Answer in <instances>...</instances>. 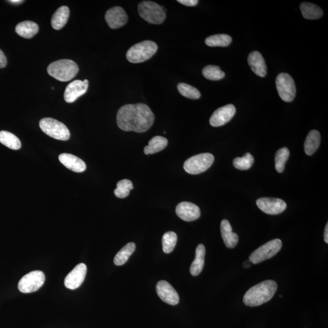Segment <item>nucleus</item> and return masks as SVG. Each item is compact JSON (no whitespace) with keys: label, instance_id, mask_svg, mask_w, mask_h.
Here are the masks:
<instances>
[{"label":"nucleus","instance_id":"nucleus-1","mask_svg":"<svg viewBox=\"0 0 328 328\" xmlns=\"http://www.w3.org/2000/svg\"><path fill=\"white\" fill-rule=\"evenodd\" d=\"M155 114L143 104H127L121 107L117 114V124L121 130L143 133L151 129Z\"/></svg>","mask_w":328,"mask_h":328},{"label":"nucleus","instance_id":"nucleus-2","mask_svg":"<svg viewBox=\"0 0 328 328\" xmlns=\"http://www.w3.org/2000/svg\"><path fill=\"white\" fill-rule=\"evenodd\" d=\"M278 288L277 283L274 280H265L256 284L246 292L243 303L246 306L254 307L270 301Z\"/></svg>","mask_w":328,"mask_h":328},{"label":"nucleus","instance_id":"nucleus-3","mask_svg":"<svg viewBox=\"0 0 328 328\" xmlns=\"http://www.w3.org/2000/svg\"><path fill=\"white\" fill-rule=\"evenodd\" d=\"M50 76L61 82H68L75 77L79 71V67L76 62L68 59H64L52 62L47 68Z\"/></svg>","mask_w":328,"mask_h":328},{"label":"nucleus","instance_id":"nucleus-4","mask_svg":"<svg viewBox=\"0 0 328 328\" xmlns=\"http://www.w3.org/2000/svg\"><path fill=\"white\" fill-rule=\"evenodd\" d=\"M158 46L155 42L146 40L131 46L127 52V58L131 63L139 64L149 60L157 52Z\"/></svg>","mask_w":328,"mask_h":328},{"label":"nucleus","instance_id":"nucleus-5","mask_svg":"<svg viewBox=\"0 0 328 328\" xmlns=\"http://www.w3.org/2000/svg\"><path fill=\"white\" fill-rule=\"evenodd\" d=\"M138 12L143 20L152 24H161L166 18L164 7L151 1L140 2L138 5Z\"/></svg>","mask_w":328,"mask_h":328},{"label":"nucleus","instance_id":"nucleus-6","mask_svg":"<svg viewBox=\"0 0 328 328\" xmlns=\"http://www.w3.org/2000/svg\"><path fill=\"white\" fill-rule=\"evenodd\" d=\"M214 159V156L211 153H201L187 159L184 162V168L189 174H200L204 172L212 166Z\"/></svg>","mask_w":328,"mask_h":328},{"label":"nucleus","instance_id":"nucleus-7","mask_svg":"<svg viewBox=\"0 0 328 328\" xmlns=\"http://www.w3.org/2000/svg\"><path fill=\"white\" fill-rule=\"evenodd\" d=\"M40 129L50 137L57 140L70 139V132L63 123L52 118H43L39 123Z\"/></svg>","mask_w":328,"mask_h":328},{"label":"nucleus","instance_id":"nucleus-8","mask_svg":"<svg viewBox=\"0 0 328 328\" xmlns=\"http://www.w3.org/2000/svg\"><path fill=\"white\" fill-rule=\"evenodd\" d=\"M282 248V242L280 239L270 241L253 252L249 260L253 264H258L268 260L277 254Z\"/></svg>","mask_w":328,"mask_h":328},{"label":"nucleus","instance_id":"nucleus-9","mask_svg":"<svg viewBox=\"0 0 328 328\" xmlns=\"http://www.w3.org/2000/svg\"><path fill=\"white\" fill-rule=\"evenodd\" d=\"M276 87L279 95L283 101L292 102L296 95L294 80L289 74L281 73L276 79Z\"/></svg>","mask_w":328,"mask_h":328},{"label":"nucleus","instance_id":"nucleus-10","mask_svg":"<svg viewBox=\"0 0 328 328\" xmlns=\"http://www.w3.org/2000/svg\"><path fill=\"white\" fill-rule=\"evenodd\" d=\"M45 281L43 272L34 271L25 275L18 283V289L22 293H31L37 291L41 287Z\"/></svg>","mask_w":328,"mask_h":328},{"label":"nucleus","instance_id":"nucleus-11","mask_svg":"<svg viewBox=\"0 0 328 328\" xmlns=\"http://www.w3.org/2000/svg\"><path fill=\"white\" fill-rule=\"evenodd\" d=\"M258 207L265 214L278 215L286 210L287 204L285 201L279 198H261L257 201Z\"/></svg>","mask_w":328,"mask_h":328},{"label":"nucleus","instance_id":"nucleus-12","mask_svg":"<svg viewBox=\"0 0 328 328\" xmlns=\"http://www.w3.org/2000/svg\"><path fill=\"white\" fill-rule=\"evenodd\" d=\"M236 112L235 106L232 104L224 106L217 109L210 118L212 127H218L224 126L232 120Z\"/></svg>","mask_w":328,"mask_h":328},{"label":"nucleus","instance_id":"nucleus-13","mask_svg":"<svg viewBox=\"0 0 328 328\" xmlns=\"http://www.w3.org/2000/svg\"><path fill=\"white\" fill-rule=\"evenodd\" d=\"M156 292L162 301L170 305H176L180 302L177 292L166 281L161 280L156 285Z\"/></svg>","mask_w":328,"mask_h":328},{"label":"nucleus","instance_id":"nucleus-14","mask_svg":"<svg viewBox=\"0 0 328 328\" xmlns=\"http://www.w3.org/2000/svg\"><path fill=\"white\" fill-rule=\"evenodd\" d=\"M89 82L87 80L83 81L76 80L69 84L66 87L64 94L65 101L67 103H73L85 94L88 87Z\"/></svg>","mask_w":328,"mask_h":328},{"label":"nucleus","instance_id":"nucleus-15","mask_svg":"<svg viewBox=\"0 0 328 328\" xmlns=\"http://www.w3.org/2000/svg\"><path fill=\"white\" fill-rule=\"evenodd\" d=\"M105 20L111 29H118L127 23L128 15L123 8L120 6L109 9L106 12Z\"/></svg>","mask_w":328,"mask_h":328},{"label":"nucleus","instance_id":"nucleus-16","mask_svg":"<svg viewBox=\"0 0 328 328\" xmlns=\"http://www.w3.org/2000/svg\"><path fill=\"white\" fill-rule=\"evenodd\" d=\"M87 272L86 264L80 263L76 265L65 278V285L67 288L74 290L80 287L85 279Z\"/></svg>","mask_w":328,"mask_h":328},{"label":"nucleus","instance_id":"nucleus-17","mask_svg":"<svg viewBox=\"0 0 328 328\" xmlns=\"http://www.w3.org/2000/svg\"><path fill=\"white\" fill-rule=\"evenodd\" d=\"M176 213L181 220L193 221L201 216V211L198 205L189 202H182L176 206Z\"/></svg>","mask_w":328,"mask_h":328},{"label":"nucleus","instance_id":"nucleus-18","mask_svg":"<svg viewBox=\"0 0 328 328\" xmlns=\"http://www.w3.org/2000/svg\"><path fill=\"white\" fill-rule=\"evenodd\" d=\"M58 159L64 166L74 172L82 173L86 170L85 162L76 156L68 153H62L59 156Z\"/></svg>","mask_w":328,"mask_h":328},{"label":"nucleus","instance_id":"nucleus-19","mask_svg":"<svg viewBox=\"0 0 328 328\" xmlns=\"http://www.w3.org/2000/svg\"><path fill=\"white\" fill-rule=\"evenodd\" d=\"M248 61L250 67L256 75L261 77L266 76V64L260 52L253 51L250 53Z\"/></svg>","mask_w":328,"mask_h":328},{"label":"nucleus","instance_id":"nucleus-20","mask_svg":"<svg viewBox=\"0 0 328 328\" xmlns=\"http://www.w3.org/2000/svg\"><path fill=\"white\" fill-rule=\"evenodd\" d=\"M221 233L222 238L227 248L233 249L238 243V235L232 232V228L227 220H224L221 223Z\"/></svg>","mask_w":328,"mask_h":328},{"label":"nucleus","instance_id":"nucleus-21","mask_svg":"<svg viewBox=\"0 0 328 328\" xmlns=\"http://www.w3.org/2000/svg\"><path fill=\"white\" fill-rule=\"evenodd\" d=\"M39 30L38 24L31 21H22L15 27L17 34L25 39L33 38L38 33Z\"/></svg>","mask_w":328,"mask_h":328},{"label":"nucleus","instance_id":"nucleus-22","mask_svg":"<svg viewBox=\"0 0 328 328\" xmlns=\"http://www.w3.org/2000/svg\"><path fill=\"white\" fill-rule=\"evenodd\" d=\"M205 255V246L202 244H200L196 248L195 258L190 269V274L193 276H197L201 274L203 268H204Z\"/></svg>","mask_w":328,"mask_h":328},{"label":"nucleus","instance_id":"nucleus-23","mask_svg":"<svg viewBox=\"0 0 328 328\" xmlns=\"http://www.w3.org/2000/svg\"><path fill=\"white\" fill-rule=\"evenodd\" d=\"M321 136L319 131L312 130L305 140L304 148L306 155L311 156L317 151L320 144Z\"/></svg>","mask_w":328,"mask_h":328},{"label":"nucleus","instance_id":"nucleus-24","mask_svg":"<svg viewBox=\"0 0 328 328\" xmlns=\"http://www.w3.org/2000/svg\"><path fill=\"white\" fill-rule=\"evenodd\" d=\"M69 16H70V9L67 6H62L55 12L52 17L51 25L56 30H60L67 24Z\"/></svg>","mask_w":328,"mask_h":328},{"label":"nucleus","instance_id":"nucleus-25","mask_svg":"<svg viewBox=\"0 0 328 328\" xmlns=\"http://www.w3.org/2000/svg\"><path fill=\"white\" fill-rule=\"evenodd\" d=\"M303 16L306 19L316 20L322 17L323 11L320 7L311 3H302L300 6Z\"/></svg>","mask_w":328,"mask_h":328},{"label":"nucleus","instance_id":"nucleus-26","mask_svg":"<svg viewBox=\"0 0 328 328\" xmlns=\"http://www.w3.org/2000/svg\"><path fill=\"white\" fill-rule=\"evenodd\" d=\"M168 140L165 137L156 136L150 140L148 145L145 146L144 153L145 155H152L158 153L166 147Z\"/></svg>","mask_w":328,"mask_h":328},{"label":"nucleus","instance_id":"nucleus-27","mask_svg":"<svg viewBox=\"0 0 328 328\" xmlns=\"http://www.w3.org/2000/svg\"><path fill=\"white\" fill-rule=\"evenodd\" d=\"M135 244L134 243H128L115 255L114 259V264L117 265H122L126 263L130 256L135 251Z\"/></svg>","mask_w":328,"mask_h":328},{"label":"nucleus","instance_id":"nucleus-28","mask_svg":"<svg viewBox=\"0 0 328 328\" xmlns=\"http://www.w3.org/2000/svg\"><path fill=\"white\" fill-rule=\"evenodd\" d=\"M0 143L7 146V147L17 151L21 146V143L19 139L9 131H0Z\"/></svg>","mask_w":328,"mask_h":328},{"label":"nucleus","instance_id":"nucleus-29","mask_svg":"<svg viewBox=\"0 0 328 328\" xmlns=\"http://www.w3.org/2000/svg\"><path fill=\"white\" fill-rule=\"evenodd\" d=\"M232 41L231 37L227 34H217L207 37L205 43L210 47H226L230 45Z\"/></svg>","mask_w":328,"mask_h":328},{"label":"nucleus","instance_id":"nucleus-30","mask_svg":"<svg viewBox=\"0 0 328 328\" xmlns=\"http://www.w3.org/2000/svg\"><path fill=\"white\" fill-rule=\"evenodd\" d=\"M202 74L210 80H220L225 77V73L218 66L208 65L203 69Z\"/></svg>","mask_w":328,"mask_h":328},{"label":"nucleus","instance_id":"nucleus-31","mask_svg":"<svg viewBox=\"0 0 328 328\" xmlns=\"http://www.w3.org/2000/svg\"><path fill=\"white\" fill-rule=\"evenodd\" d=\"M290 152L288 148L283 147L278 151L275 157L276 169L279 173H282L285 168V165L289 157Z\"/></svg>","mask_w":328,"mask_h":328},{"label":"nucleus","instance_id":"nucleus-32","mask_svg":"<svg viewBox=\"0 0 328 328\" xmlns=\"http://www.w3.org/2000/svg\"><path fill=\"white\" fill-rule=\"evenodd\" d=\"M177 90L181 95L190 99H198L201 97L198 89L185 83L178 84Z\"/></svg>","mask_w":328,"mask_h":328},{"label":"nucleus","instance_id":"nucleus-33","mask_svg":"<svg viewBox=\"0 0 328 328\" xmlns=\"http://www.w3.org/2000/svg\"><path fill=\"white\" fill-rule=\"evenodd\" d=\"M177 236L174 232H167L162 237V247L165 254H170L176 246Z\"/></svg>","mask_w":328,"mask_h":328},{"label":"nucleus","instance_id":"nucleus-34","mask_svg":"<svg viewBox=\"0 0 328 328\" xmlns=\"http://www.w3.org/2000/svg\"><path fill=\"white\" fill-rule=\"evenodd\" d=\"M133 189L132 182L129 180H123L117 184V188L114 190V195L118 198H126L130 194L131 190Z\"/></svg>","mask_w":328,"mask_h":328},{"label":"nucleus","instance_id":"nucleus-35","mask_svg":"<svg viewBox=\"0 0 328 328\" xmlns=\"http://www.w3.org/2000/svg\"><path fill=\"white\" fill-rule=\"evenodd\" d=\"M254 162V156L248 153L242 158H236L234 159L233 163L234 167L237 169L246 170L251 168Z\"/></svg>","mask_w":328,"mask_h":328},{"label":"nucleus","instance_id":"nucleus-36","mask_svg":"<svg viewBox=\"0 0 328 328\" xmlns=\"http://www.w3.org/2000/svg\"><path fill=\"white\" fill-rule=\"evenodd\" d=\"M177 2L186 6L192 7V6H195L198 5L199 2L198 0H177Z\"/></svg>","mask_w":328,"mask_h":328},{"label":"nucleus","instance_id":"nucleus-37","mask_svg":"<svg viewBox=\"0 0 328 328\" xmlns=\"http://www.w3.org/2000/svg\"><path fill=\"white\" fill-rule=\"evenodd\" d=\"M7 65V58L1 49H0V68H5Z\"/></svg>","mask_w":328,"mask_h":328},{"label":"nucleus","instance_id":"nucleus-38","mask_svg":"<svg viewBox=\"0 0 328 328\" xmlns=\"http://www.w3.org/2000/svg\"><path fill=\"white\" fill-rule=\"evenodd\" d=\"M328 224L327 223L326 225L325 229H324V242H326V243H328Z\"/></svg>","mask_w":328,"mask_h":328},{"label":"nucleus","instance_id":"nucleus-39","mask_svg":"<svg viewBox=\"0 0 328 328\" xmlns=\"http://www.w3.org/2000/svg\"><path fill=\"white\" fill-rule=\"evenodd\" d=\"M12 3V4H20V3H23V1H21V0H12V1H9Z\"/></svg>","mask_w":328,"mask_h":328}]
</instances>
